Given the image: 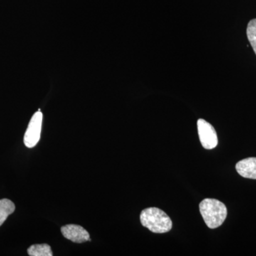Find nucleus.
Instances as JSON below:
<instances>
[{
    "instance_id": "39448f33",
    "label": "nucleus",
    "mask_w": 256,
    "mask_h": 256,
    "mask_svg": "<svg viewBox=\"0 0 256 256\" xmlns=\"http://www.w3.org/2000/svg\"><path fill=\"white\" fill-rule=\"evenodd\" d=\"M60 232L66 238L74 242L82 244V242L90 240L88 232L79 225L68 224L62 227Z\"/></svg>"
},
{
    "instance_id": "7ed1b4c3",
    "label": "nucleus",
    "mask_w": 256,
    "mask_h": 256,
    "mask_svg": "<svg viewBox=\"0 0 256 256\" xmlns=\"http://www.w3.org/2000/svg\"><path fill=\"white\" fill-rule=\"evenodd\" d=\"M42 120L43 114L40 110L37 111L32 116L24 137V142L28 148L36 146L40 141L41 137Z\"/></svg>"
},
{
    "instance_id": "f257e3e1",
    "label": "nucleus",
    "mask_w": 256,
    "mask_h": 256,
    "mask_svg": "<svg viewBox=\"0 0 256 256\" xmlns=\"http://www.w3.org/2000/svg\"><path fill=\"white\" fill-rule=\"evenodd\" d=\"M140 222L143 226L153 233H166L172 228V222L169 216L156 207L143 210L140 214Z\"/></svg>"
},
{
    "instance_id": "423d86ee",
    "label": "nucleus",
    "mask_w": 256,
    "mask_h": 256,
    "mask_svg": "<svg viewBox=\"0 0 256 256\" xmlns=\"http://www.w3.org/2000/svg\"><path fill=\"white\" fill-rule=\"evenodd\" d=\"M236 169L242 178L256 180V158L240 160L236 165Z\"/></svg>"
},
{
    "instance_id": "1a4fd4ad",
    "label": "nucleus",
    "mask_w": 256,
    "mask_h": 256,
    "mask_svg": "<svg viewBox=\"0 0 256 256\" xmlns=\"http://www.w3.org/2000/svg\"><path fill=\"white\" fill-rule=\"evenodd\" d=\"M247 36L256 54V18L249 22L247 28Z\"/></svg>"
},
{
    "instance_id": "f03ea898",
    "label": "nucleus",
    "mask_w": 256,
    "mask_h": 256,
    "mask_svg": "<svg viewBox=\"0 0 256 256\" xmlns=\"http://www.w3.org/2000/svg\"><path fill=\"white\" fill-rule=\"evenodd\" d=\"M200 210L204 220L210 228H218L226 218V206L214 198L203 200L200 203Z\"/></svg>"
},
{
    "instance_id": "6e6552de",
    "label": "nucleus",
    "mask_w": 256,
    "mask_h": 256,
    "mask_svg": "<svg viewBox=\"0 0 256 256\" xmlns=\"http://www.w3.org/2000/svg\"><path fill=\"white\" fill-rule=\"evenodd\" d=\"M28 254L30 256H52V248L48 244H36L31 246L28 250Z\"/></svg>"
},
{
    "instance_id": "0eeeda50",
    "label": "nucleus",
    "mask_w": 256,
    "mask_h": 256,
    "mask_svg": "<svg viewBox=\"0 0 256 256\" xmlns=\"http://www.w3.org/2000/svg\"><path fill=\"white\" fill-rule=\"evenodd\" d=\"M15 210V205L12 202L4 198L0 200V226L4 224L8 217Z\"/></svg>"
},
{
    "instance_id": "20e7f679",
    "label": "nucleus",
    "mask_w": 256,
    "mask_h": 256,
    "mask_svg": "<svg viewBox=\"0 0 256 256\" xmlns=\"http://www.w3.org/2000/svg\"><path fill=\"white\" fill-rule=\"evenodd\" d=\"M198 136L202 146L206 150H212L218 144V138L214 128L205 120L197 121Z\"/></svg>"
}]
</instances>
